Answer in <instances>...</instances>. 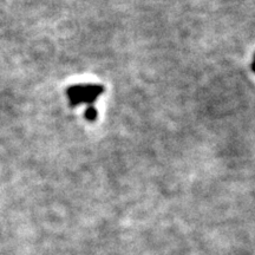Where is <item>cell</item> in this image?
<instances>
[{
    "instance_id": "obj_1",
    "label": "cell",
    "mask_w": 255,
    "mask_h": 255,
    "mask_svg": "<svg viewBox=\"0 0 255 255\" xmlns=\"http://www.w3.org/2000/svg\"><path fill=\"white\" fill-rule=\"evenodd\" d=\"M104 91V88L100 84H78L72 85L68 89V96L71 107H77L81 104L92 105Z\"/></svg>"
},
{
    "instance_id": "obj_2",
    "label": "cell",
    "mask_w": 255,
    "mask_h": 255,
    "mask_svg": "<svg viewBox=\"0 0 255 255\" xmlns=\"http://www.w3.org/2000/svg\"><path fill=\"white\" fill-rule=\"evenodd\" d=\"M85 119L88 121H90V122H94V121L97 119V110H96L95 107H88V109L85 110Z\"/></svg>"
},
{
    "instance_id": "obj_3",
    "label": "cell",
    "mask_w": 255,
    "mask_h": 255,
    "mask_svg": "<svg viewBox=\"0 0 255 255\" xmlns=\"http://www.w3.org/2000/svg\"><path fill=\"white\" fill-rule=\"evenodd\" d=\"M252 70H253V71L255 72V60H254V63L252 64Z\"/></svg>"
},
{
    "instance_id": "obj_4",
    "label": "cell",
    "mask_w": 255,
    "mask_h": 255,
    "mask_svg": "<svg viewBox=\"0 0 255 255\" xmlns=\"http://www.w3.org/2000/svg\"><path fill=\"white\" fill-rule=\"evenodd\" d=\"M254 59H255V56H254Z\"/></svg>"
}]
</instances>
